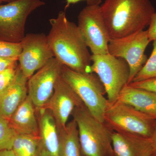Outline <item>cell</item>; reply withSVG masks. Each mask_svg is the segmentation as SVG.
<instances>
[{
	"instance_id": "d6986e66",
	"label": "cell",
	"mask_w": 156,
	"mask_h": 156,
	"mask_svg": "<svg viewBox=\"0 0 156 156\" xmlns=\"http://www.w3.org/2000/svg\"><path fill=\"white\" fill-rule=\"evenodd\" d=\"M40 145V136L18 134L12 150L16 156H37Z\"/></svg>"
},
{
	"instance_id": "44dd1931",
	"label": "cell",
	"mask_w": 156,
	"mask_h": 156,
	"mask_svg": "<svg viewBox=\"0 0 156 156\" xmlns=\"http://www.w3.org/2000/svg\"><path fill=\"white\" fill-rule=\"evenodd\" d=\"M156 79V41L153 43V50L149 58L132 82H140ZM131 82V83H132Z\"/></svg>"
},
{
	"instance_id": "6da1fadb",
	"label": "cell",
	"mask_w": 156,
	"mask_h": 156,
	"mask_svg": "<svg viewBox=\"0 0 156 156\" xmlns=\"http://www.w3.org/2000/svg\"><path fill=\"white\" fill-rule=\"evenodd\" d=\"M47 35L54 57L63 66L83 73H92L91 55L78 25L69 21L65 11L49 20Z\"/></svg>"
},
{
	"instance_id": "8992f818",
	"label": "cell",
	"mask_w": 156,
	"mask_h": 156,
	"mask_svg": "<svg viewBox=\"0 0 156 156\" xmlns=\"http://www.w3.org/2000/svg\"><path fill=\"white\" fill-rule=\"evenodd\" d=\"M91 72L105 88L109 103L115 102L121 90L128 85L130 68L126 60L108 54L91 55Z\"/></svg>"
},
{
	"instance_id": "f546056e",
	"label": "cell",
	"mask_w": 156,
	"mask_h": 156,
	"mask_svg": "<svg viewBox=\"0 0 156 156\" xmlns=\"http://www.w3.org/2000/svg\"><path fill=\"white\" fill-rule=\"evenodd\" d=\"M37 156H50V154H48L47 151L42 146L41 143L38 153Z\"/></svg>"
},
{
	"instance_id": "277c9868",
	"label": "cell",
	"mask_w": 156,
	"mask_h": 156,
	"mask_svg": "<svg viewBox=\"0 0 156 156\" xmlns=\"http://www.w3.org/2000/svg\"><path fill=\"white\" fill-rule=\"evenodd\" d=\"M61 76L76 93L92 115L101 122L108 105L105 88L95 73L78 72L62 66Z\"/></svg>"
},
{
	"instance_id": "5bb4252c",
	"label": "cell",
	"mask_w": 156,
	"mask_h": 156,
	"mask_svg": "<svg viewBox=\"0 0 156 156\" xmlns=\"http://www.w3.org/2000/svg\"><path fill=\"white\" fill-rule=\"evenodd\" d=\"M112 139V156H151L150 138L113 131Z\"/></svg>"
},
{
	"instance_id": "4fadbf2b",
	"label": "cell",
	"mask_w": 156,
	"mask_h": 156,
	"mask_svg": "<svg viewBox=\"0 0 156 156\" xmlns=\"http://www.w3.org/2000/svg\"><path fill=\"white\" fill-rule=\"evenodd\" d=\"M18 64L16 77L10 85L0 92V118L9 120L28 96L27 81Z\"/></svg>"
},
{
	"instance_id": "ba28073f",
	"label": "cell",
	"mask_w": 156,
	"mask_h": 156,
	"mask_svg": "<svg viewBox=\"0 0 156 156\" xmlns=\"http://www.w3.org/2000/svg\"><path fill=\"white\" fill-rule=\"evenodd\" d=\"M150 43L147 30L119 38L111 39L109 42L108 54L123 58L129 66L130 76L128 85L147 61L145 51Z\"/></svg>"
},
{
	"instance_id": "484cf974",
	"label": "cell",
	"mask_w": 156,
	"mask_h": 156,
	"mask_svg": "<svg viewBox=\"0 0 156 156\" xmlns=\"http://www.w3.org/2000/svg\"><path fill=\"white\" fill-rule=\"evenodd\" d=\"M18 57L3 58L0 57V72L12 66L18 65Z\"/></svg>"
},
{
	"instance_id": "9a60e30c",
	"label": "cell",
	"mask_w": 156,
	"mask_h": 156,
	"mask_svg": "<svg viewBox=\"0 0 156 156\" xmlns=\"http://www.w3.org/2000/svg\"><path fill=\"white\" fill-rule=\"evenodd\" d=\"M116 102L129 105L156 120V93L127 85Z\"/></svg>"
},
{
	"instance_id": "7a4b0ae2",
	"label": "cell",
	"mask_w": 156,
	"mask_h": 156,
	"mask_svg": "<svg viewBox=\"0 0 156 156\" xmlns=\"http://www.w3.org/2000/svg\"><path fill=\"white\" fill-rule=\"evenodd\" d=\"M100 8L111 39L144 30L155 12L150 0H105Z\"/></svg>"
},
{
	"instance_id": "83f0119b",
	"label": "cell",
	"mask_w": 156,
	"mask_h": 156,
	"mask_svg": "<svg viewBox=\"0 0 156 156\" xmlns=\"http://www.w3.org/2000/svg\"><path fill=\"white\" fill-rule=\"evenodd\" d=\"M150 138L151 147V156H156V123L153 134Z\"/></svg>"
},
{
	"instance_id": "cb8c5ba5",
	"label": "cell",
	"mask_w": 156,
	"mask_h": 156,
	"mask_svg": "<svg viewBox=\"0 0 156 156\" xmlns=\"http://www.w3.org/2000/svg\"><path fill=\"white\" fill-rule=\"evenodd\" d=\"M128 85L135 88L145 89L156 93V79H150L140 82H132Z\"/></svg>"
},
{
	"instance_id": "e0dca14e",
	"label": "cell",
	"mask_w": 156,
	"mask_h": 156,
	"mask_svg": "<svg viewBox=\"0 0 156 156\" xmlns=\"http://www.w3.org/2000/svg\"><path fill=\"white\" fill-rule=\"evenodd\" d=\"M9 122L18 134L39 136L37 112L28 96L14 112Z\"/></svg>"
},
{
	"instance_id": "ac0fdd59",
	"label": "cell",
	"mask_w": 156,
	"mask_h": 156,
	"mask_svg": "<svg viewBox=\"0 0 156 156\" xmlns=\"http://www.w3.org/2000/svg\"><path fill=\"white\" fill-rule=\"evenodd\" d=\"M59 130V156H81L79 132L75 121L73 119Z\"/></svg>"
},
{
	"instance_id": "4dcf8cb0",
	"label": "cell",
	"mask_w": 156,
	"mask_h": 156,
	"mask_svg": "<svg viewBox=\"0 0 156 156\" xmlns=\"http://www.w3.org/2000/svg\"><path fill=\"white\" fill-rule=\"evenodd\" d=\"M15 1V0H0V2H12V1Z\"/></svg>"
},
{
	"instance_id": "ffe728a7",
	"label": "cell",
	"mask_w": 156,
	"mask_h": 156,
	"mask_svg": "<svg viewBox=\"0 0 156 156\" xmlns=\"http://www.w3.org/2000/svg\"><path fill=\"white\" fill-rule=\"evenodd\" d=\"M17 134L9 120L0 118V151L12 150Z\"/></svg>"
},
{
	"instance_id": "d4e9b609",
	"label": "cell",
	"mask_w": 156,
	"mask_h": 156,
	"mask_svg": "<svg viewBox=\"0 0 156 156\" xmlns=\"http://www.w3.org/2000/svg\"><path fill=\"white\" fill-rule=\"evenodd\" d=\"M147 30L148 37L150 42L156 41V12L151 17Z\"/></svg>"
},
{
	"instance_id": "d6a6232c",
	"label": "cell",
	"mask_w": 156,
	"mask_h": 156,
	"mask_svg": "<svg viewBox=\"0 0 156 156\" xmlns=\"http://www.w3.org/2000/svg\"><path fill=\"white\" fill-rule=\"evenodd\" d=\"M2 3V2H0V5H1V3Z\"/></svg>"
},
{
	"instance_id": "2e32d148",
	"label": "cell",
	"mask_w": 156,
	"mask_h": 156,
	"mask_svg": "<svg viewBox=\"0 0 156 156\" xmlns=\"http://www.w3.org/2000/svg\"><path fill=\"white\" fill-rule=\"evenodd\" d=\"M37 112L41 144L50 156H59V130L55 118L46 108Z\"/></svg>"
},
{
	"instance_id": "836d02e7",
	"label": "cell",
	"mask_w": 156,
	"mask_h": 156,
	"mask_svg": "<svg viewBox=\"0 0 156 156\" xmlns=\"http://www.w3.org/2000/svg\"></svg>"
},
{
	"instance_id": "7c38bea8",
	"label": "cell",
	"mask_w": 156,
	"mask_h": 156,
	"mask_svg": "<svg viewBox=\"0 0 156 156\" xmlns=\"http://www.w3.org/2000/svg\"><path fill=\"white\" fill-rule=\"evenodd\" d=\"M76 93L60 76L52 96L44 108L49 110L59 129L65 127L74 109L83 105Z\"/></svg>"
},
{
	"instance_id": "9c48e42d",
	"label": "cell",
	"mask_w": 156,
	"mask_h": 156,
	"mask_svg": "<svg viewBox=\"0 0 156 156\" xmlns=\"http://www.w3.org/2000/svg\"><path fill=\"white\" fill-rule=\"evenodd\" d=\"M78 26L92 55L108 53L111 37L100 5H87L79 13Z\"/></svg>"
},
{
	"instance_id": "52a82bcc",
	"label": "cell",
	"mask_w": 156,
	"mask_h": 156,
	"mask_svg": "<svg viewBox=\"0 0 156 156\" xmlns=\"http://www.w3.org/2000/svg\"><path fill=\"white\" fill-rule=\"evenodd\" d=\"M45 5L42 0H15L0 5V40L21 42L25 36L26 23L29 16Z\"/></svg>"
},
{
	"instance_id": "4316f807",
	"label": "cell",
	"mask_w": 156,
	"mask_h": 156,
	"mask_svg": "<svg viewBox=\"0 0 156 156\" xmlns=\"http://www.w3.org/2000/svg\"><path fill=\"white\" fill-rule=\"evenodd\" d=\"M82 1L86 2L87 3V5H100L101 3L102 2V0H66V5L65 9L66 10L71 5L75 4Z\"/></svg>"
},
{
	"instance_id": "603a6c76",
	"label": "cell",
	"mask_w": 156,
	"mask_h": 156,
	"mask_svg": "<svg viewBox=\"0 0 156 156\" xmlns=\"http://www.w3.org/2000/svg\"><path fill=\"white\" fill-rule=\"evenodd\" d=\"M18 64L0 72V92L7 88L14 80L17 70Z\"/></svg>"
},
{
	"instance_id": "f1b7e54d",
	"label": "cell",
	"mask_w": 156,
	"mask_h": 156,
	"mask_svg": "<svg viewBox=\"0 0 156 156\" xmlns=\"http://www.w3.org/2000/svg\"><path fill=\"white\" fill-rule=\"evenodd\" d=\"M0 156H16L12 150H4L0 151Z\"/></svg>"
},
{
	"instance_id": "1f68e13d",
	"label": "cell",
	"mask_w": 156,
	"mask_h": 156,
	"mask_svg": "<svg viewBox=\"0 0 156 156\" xmlns=\"http://www.w3.org/2000/svg\"><path fill=\"white\" fill-rule=\"evenodd\" d=\"M81 156H87L81 153Z\"/></svg>"
},
{
	"instance_id": "3957f363",
	"label": "cell",
	"mask_w": 156,
	"mask_h": 156,
	"mask_svg": "<svg viewBox=\"0 0 156 156\" xmlns=\"http://www.w3.org/2000/svg\"><path fill=\"white\" fill-rule=\"evenodd\" d=\"M77 125L81 153L87 156H112L113 131L92 115L83 104L72 114Z\"/></svg>"
},
{
	"instance_id": "7402d4cb",
	"label": "cell",
	"mask_w": 156,
	"mask_h": 156,
	"mask_svg": "<svg viewBox=\"0 0 156 156\" xmlns=\"http://www.w3.org/2000/svg\"><path fill=\"white\" fill-rule=\"evenodd\" d=\"M22 51L21 43L0 40V57H19Z\"/></svg>"
},
{
	"instance_id": "30bf717a",
	"label": "cell",
	"mask_w": 156,
	"mask_h": 156,
	"mask_svg": "<svg viewBox=\"0 0 156 156\" xmlns=\"http://www.w3.org/2000/svg\"><path fill=\"white\" fill-rule=\"evenodd\" d=\"M20 43L22 51L18 64L23 75L29 79L54 58V54L44 34H27Z\"/></svg>"
},
{
	"instance_id": "5b68a950",
	"label": "cell",
	"mask_w": 156,
	"mask_h": 156,
	"mask_svg": "<svg viewBox=\"0 0 156 156\" xmlns=\"http://www.w3.org/2000/svg\"><path fill=\"white\" fill-rule=\"evenodd\" d=\"M104 121L113 131L150 138L156 120L126 104L109 103Z\"/></svg>"
},
{
	"instance_id": "8fae6325",
	"label": "cell",
	"mask_w": 156,
	"mask_h": 156,
	"mask_svg": "<svg viewBox=\"0 0 156 156\" xmlns=\"http://www.w3.org/2000/svg\"><path fill=\"white\" fill-rule=\"evenodd\" d=\"M62 66L54 57L28 79V96L37 111L44 107L53 95Z\"/></svg>"
}]
</instances>
